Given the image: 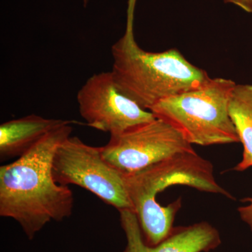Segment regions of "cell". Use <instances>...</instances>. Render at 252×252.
<instances>
[{"mask_svg":"<svg viewBox=\"0 0 252 252\" xmlns=\"http://www.w3.org/2000/svg\"><path fill=\"white\" fill-rule=\"evenodd\" d=\"M120 212L122 226L127 245L124 252H208L221 243L216 228L203 221L187 226L175 227L163 241L149 246L143 235L135 213L130 210Z\"/></svg>","mask_w":252,"mask_h":252,"instance_id":"obj_8","label":"cell"},{"mask_svg":"<svg viewBox=\"0 0 252 252\" xmlns=\"http://www.w3.org/2000/svg\"><path fill=\"white\" fill-rule=\"evenodd\" d=\"M125 175L126 189L145 243L156 246L171 233L181 198L167 206L157 200V194L174 185L187 186L200 191L233 199L214 176L212 162L196 152L177 154L140 171Z\"/></svg>","mask_w":252,"mask_h":252,"instance_id":"obj_3","label":"cell"},{"mask_svg":"<svg viewBox=\"0 0 252 252\" xmlns=\"http://www.w3.org/2000/svg\"><path fill=\"white\" fill-rule=\"evenodd\" d=\"M70 124L51 131L14 162L0 167V216L16 220L31 240L51 220L72 215V190L56 183L52 170L56 149L72 134Z\"/></svg>","mask_w":252,"mask_h":252,"instance_id":"obj_1","label":"cell"},{"mask_svg":"<svg viewBox=\"0 0 252 252\" xmlns=\"http://www.w3.org/2000/svg\"><path fill=\"white\" fill-rule=\"evenodd\" d=\"M136 1H127L125 32L112 46V72L121 89L150 111L159 101L198 87L210 77L179 50L154 53L141 49L134 34Z\"/></svg>","mask_w":252,"mask_h":252,"instance_id":"obj_2","label":"cell"},{"mask_svg":"<svg viewBox=\"0 0 252 252\" xmlns=\"http://www.w3.org/2000/svg\"><path fill=\"white\" fill-rule=\"evenodd\" d=\"M104 160L124 175H129L182 153L195 152L173 126L160 119L110 135L101 147Z\"/></svg>","mask_w":252,"mask_h":252,"instance_id":"obj_6","label":"cell"},{"mask_svg":"<svg viewBox=\"0 0 252 252\" xmlns=\"http://www.w3.org/2000/svg\"><path fill=\"white\" fill-rule=\"evenodd\" d=\"M235 85L230 79L209 77L198 87L159 101L150 111L191 145L237 143L240 139L228 111Z\"/></svg>","mask_w":252,"mask_h":252,"instance_id":"obj_4","label":"cell"},{"mask_svg":"<svg viewBox=\"0 0 252 252\" xmlns=\"http://www.w3.org/2000/svg\"><path fill=\"white\" fill-rule=\"evenodd\" d=\"M68 124L72 123L35 114L3 123L0 126L1 160L21 157L50 132Z\"/></svg>","mask_w":252,"mask_h":252,"instance_id":"obj_9","label":"cell"},{"mask_svg":"<svg viewBox=\"0 0 252 252\" xmlns=\"http://www.w3.org/2000/svg\"><path fill=\"white\" fill-rule=\"evenodd\" d=\"M223 1L237 5L246 12L252 14V0H223Z\"/></svg>","mask_w":252,"mask_h":252,"instance_id":"obj_12","label":"cell"},{"mask_svg":"<svg viewBox=\"0 0 252 252\" xmlns=\"http://www.w3.org/2000/svg\"><path fill=\"white\" fill-rule=\"evenodd\" d=\"M85 4H86V0H85Z\"/></svg>","mask_w":252,"mask_h":252,"instance_id":"obj_13","label":"cell"},{"mask_svg":"<svg viewBox=\"0 0 252 252\" xmlns=\"http://www.w3.org/2000/svg\"><path fill=\"white\" fill-rule=\"evenodd\" d=\"M243 202L247 204L239 207V215L241 220L249 225L252 232V197L243 199Z\"/></svg>","mask_w":252,"mask_h":252,"instance_id":"obj_11","label":"cell"},{"mask_svg":"<svg viewBox=\"0 0 252 252\" xmlns=\"http://www.w3.org/2000/svg\"><path fill=\"white\" fill-rule=\"evenodd\" d=\"M228 111L240 142L243 159L233 170L243 172L252 167V85L237 84L230 94Z\"/></svg>","mask_w":252,"mask_h":252,"instance_id":"obj_10","label":"cell"},{"mask_svg":"<svg viewBox=\"0 0 252 252\" xmlns=\"http://www.w3.org/2000/svg\"><path fill=\"white\" fill-rule=\"evenodd\" d=\"M52 170L56 183L79 186L119 211L134 212L125 175L104 160L101 147H93L70 136L56 149Z\"/></svg>","mask_w":252,"mask_h":252,"instance_id":"obj_5","label":"cell"},{"mask_svg":"<svg viewBox=\"0 0 252 252\" xmlns=\"http://www.w3.org/2000/svg\"><path fill=\"white\" fill-rule=\"evenodd\" d=\"M77 99L79 113L86 124L110 135L157 119L121 89L112 71L89 78L78 92Z\"/></svg>","mask_w":252,"mask_h":252,"instance_id":"obj_7","label":"cell"}]
</instances>
